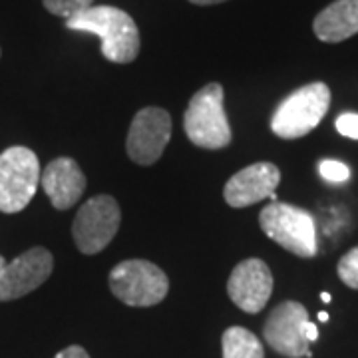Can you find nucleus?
<instances>
[{
  "label": "nucleus",
  "mask_w": 358,
  "mask_h": 358,
  "mask_svg": "<svg viewBox=\"0 0 358 358\" xmlns=\"http://www.w3.org/2000/svg\"><path fill=\"white\" fill-rule=\"evenodd\" d=\"M66 28L102 40V54L114 64H129L140 54V30L128 13L115 6H90L66 18Z\"/></svg>",
  "instance_id": "f257e3e1"
},
{
  "label": "nucleus",
  "mask_w": 358,
  "mask_h": 358,
  "mask_svg": "<svg viewBox=\"0 0 358 358\" xmlns=\"http://www.w3.org/2000/svg\"><path fill=\"white\" fill-rule=\"evenodd\" d=\"M223 86L207 84L193 94L183 115V129L193 145L203 150H223L231 143V126L223 108Z\"/></svg>",
  "instance_id": "f03ea898"
},
{
  "label": "nucleus",
  "mask_w": 358,
  "mask_h": 358,
  "mask_svg": "<svg viewBox=\"0 0 358 358\" xmlns=\"http://www.w3.org/2000/svg\"><path fill=\"white\" fill-rule=\"evenodd\" d=\"M331 106V90L324 82H313L294 90L271 117V129L281 140H299L322 122Z\"/></svg>",
  "instance_id": "7ed1b4c3"
},
{
  "label": "nucleus",
  "mask_w": 358,
  "mask_h": 358,
  "mask_svg": "<svg viewBox=\"0 0 358 358\" xmlns=\"http://www.w3.org/2000/svg\"><path fill=\"white\" fill-rule=\"evenodd\" d=\"M259 225L271 241L289 253L303 259L317 255V225L307 209L275 201L259 213Z\"/></svg>",
  "instance_id": "20e7f679"
},
{
  "label": "nucleus",
  "mask_w": 358,
  "mask_h": 358,
  "mask_svg": "<svg viewBox=\"0 0 358 358\" xmlns=\"http://www.w3.org/2000/svg\"><path fill=\"white\" fill-rule=\"evenodd\" d=\"M108 281L115 299L128 307H155L169 293L166 273L143 259L122 261L112 268Z\"/></svg>",
  "instance_id": "39448f33"
},
{
  "label": "nucleus",
  "mask_w": 358,
  "mask_h": 358,
  "mask_svg": "<svg viewBox=\"0 0 358 358\" xmlns=\"http://www.w3.org/2000/svg\"><path fill=\"white\" fill-rule=\"evenodd\" d=\"M40 164L24 145H13L0 154V211L18 213L38 189Z\"/></svg>",
  "instance_id": "423d86ee"
},
{
  "label": "nucleus",
  "mask_w": 358,
  "mask_h": 358,
  "mask_svg": "<svg viewBox=\"0 0 358 358\" xmlns=\"http://www.w3.org/2000/svg\"><path fill=\"white\" fill-rule=\"evenodd\" d=\"M122 211L112 195H96L80 207L72 225V237L78 251L98 255L112 243L120 229Z\"/></svg>",
  "instance_id": "0eeeda50"
},
{
  "label": "nucleus",
  "mask_w": 358,
  "mask_h": 358,
  "mask_svg": "<svg viewBox=\"0 0 358 358\" xmlns=\"http://www.w3.org/2000/svg\"><path fill=\"white\" fill-rule=\"evenodd\" d=\"M308 313L305 305L296 301H285L271 310L267 322L263 327V336L267 345L287 358H310L313 352L308 350L305 338V324Z\"/></svg>",
  "instance_id": "6e6552de"
},
{
  "label": "nucleus",
  "mask_w": 358,
  "mask_h": 358,
  "mask_svg": "<svg viewBox=\"0 0 358 358\" xmlns=\"http://www.w3.org/2000/svg\"><path fill=\"white\" fill-rule=\"evenodd\" d=\"M171 138V115L164 108H143L134 115L128 131L129 159L138 166H154Z\"/></svg>",
  "instance_id": "1a4fd4ad"
},
{
  "label": "nucleus",
  "mask_w": 358,
  "mask_h": 358,
  "mask_svg": "<svg viewBox=\"0 0 358 358\" xmlns=\"http://www.w3.org/2000/svg\"><path fill=\"white\" fill-rule=\"evenodd\" d=\"M54 257L44 247H32L10 261L0 273V301H14L36 291L52 275Z\"/></svg>",
  "instance_id": "9d476101"
},
{
  "label": "nucleus",
  "mask_w": 358,
  "mask_h": 358,
  "mask_svg": "<svg viewBox=\"0 0 358 358\" xmlns=\"http://www.w3.org/2000/svg\"><path fill=\"white\" fill-rule=\"evenodd\" d=\"M227 294L245 313H261L273 294V273L267 263L257 257L241 261L231 271Z\"/></svg>",
  "instance_id": "9b49d317"
},
{
  "label": "nucleus",
  "mask_w": 358,
  "mask_h": 358,
  "mask_svg": "<svg viewBox=\"0 0 358 358\" xmlns=\"http://www.w3.org/2000/svg\"><path fill=\"white\" fill-rule=\"evenodd\" d=\"M281 183V171L271 162H259L237 171L225 183L223 197L231 207H251L271 197Z\"/></svg>",
  "instance_id": "f8f14e48"
},
{
  "label": "nucleus",
  "mask_w": 358,
  "mask_h": 358,
  "mask_svg": "<svg viewBox=\"0 0 358 358\" xmlns=\"http://www.w3.org/2000/svg\"><path fill=\"white\" fill-rule=\"evenodd\" d=\"M42 189L60 211L70 209L86 192V176L72 157H56L40 173Z\"/></svg>",
  "instance_id": "ddd939ff"
},
{
  "label": "nucleus",
  "mask_w": 358,
  "mask_h": 358,
  "mask_svg": "<svg viewBox=\"0 0 358 358\" xmlns=\"http://www.w3.org/2000/svg\"><path fill=\"white\" fill-rule=\"evenodd\" d=\"M317 38L322 42H343L358 34V0H334L313 22Z\"/></svg>",
  "instance_id": "4468645a"
},
{
  "label": "nucleus",
  "mask_w": 358,
  "mask_h": 358,
  "mask_svg": "<svg viewBox=\"0 0 358 358\" xmlns=\"http://www.w3.org/2000/svg\"><path fill=\"white\" fill-rule=\"evenodd\" d=\"M223 358H265L261 341L243 327H231L223 333Z\"/></svg>",
  "instance_id": "2eb2a0df"
},
{
  "label": "nucleus",
  "mask_w": 358,
  "mask_h": 358,
  "mask_svg": "<svg viewBox=\"0 0 358 358\" xmlns=\"http://www.w3.org/2000/svg\"><path fill=\"white\" fill-rule=\"evenodd\" d=\"M336 273H338V279L345 282L346 287L358 289V247L350 249L348 253L341 257Z\"/></svg>",
  "instance_id": "dca6fc26"
},
{
  "label": "nucleus",
  "mask_w": 358,
  "mask_h": 358,
  "mask_svg": "<svg viewBox=\"0 0 358 358\" xmlns=\"http://www.w3.org/2000/svg\"><path fill=\"white\" fill-rule=\"evenodd\" d=\"M42 2L48 13L54 16H62V18H70V16L94 6V0H42Z\"/></svg>",
  "instance_id": "f3484780"
},
{
  "label": "nucleus",
  "mask_w": 358,
  "mask_h": 358,
  "mask_svg": "<svg viewBox=\"0 0 358 358\" xmlns=\"http://www.w3.org/2000/svg\"><path fill=\"white\" fill-rule=\"evenodd\" d=\"M320 178L331 181V183H345L350 178V169L343 162L336 159H322L319 164Z\"/></svg>",
  "instance_id": "a211bd4d"
},
{
  "label": "nucleus",
  "mask_w": 358,
  "mask_h": 358,
  "mask_svg": "<svg viewBox=\"0 0 358 358\" xmlns=\"http://www.w3.org/2000/svg\"><path fill=\"white\" fill-rule=\"evenodd\" d=\"M336 131L345 138L358 140V114H343L336 117Z\"/></svg>",
  "instance_id": "6ab92c4d"
},
{
  "label": "nucleus",
  "mask_w": 358,
  "mask_h": 358,
  "mask_svg": "<svg viewBox=\"0 0 358 358\" xmlns=\"http://www.w3.org/2000/svg\"><path fill=\"white\" fill-rule=\"evenodd\" d=\"M54 358H90V355L82 348V346L72 345L68 346V348H64V350H60Z\"/></svg>",
  "instance_id": "aec40b11"
},
{
  "label": "nucleus",
  "mask_w": 358,
  "mask_h": 358,
  "mask_svg": "<svg viewBox=\"0 0 358 358\" xmlns=\"http://www.w3.org/2000/svg\"><path fill=\"white\" fill-rule=\"evenodd\" d=\"M305 338H307L308 343H315V341L319 338V329H317V324L310 322V320H307V324H305Z\"/></svg>",
  "instance_id": "412c9836"
},
{
  "label": "nucleus",
  "mask_w": 358,
  "mask_h": 358,
  "mask_svg": "<svg viewBox=\"0 0 358 358\" xmlns=\"http://www.w3.org/2000/svg\"><path fill=\"white\" fill-rule=\"evenodd\" d=\"M193 4H199V6H209V4H221L225 0H189Z\"/></svg>",
  "instance_id": "4be33fe9"
},
{
  "label": "nucleus",
  "mask_w": 358,
  "mask_h": 358,
  "mask_svg": "<svg viewBox=\"0 0 358 358\" xmlns=\"http://www.w3.org/2000/svg\"><path fill=\"white\" fill-rule=\"evenodd\" d=\"M320 299H322V303H331V299H333V296H331L329 293H320Z\"/></svg>",
  "instance_id": "5701e85b"
},
{
  "label": "nucleus",
  "mask_w": 358,
  "mask_h": 358,
  "mask_svg": "<svg viewBox=\"0 0 358 358\" xmlns=\"http://www.w3.org/2000/svg\"><path fill=\"white\" fill-rule=\"evenodd\" d=\"M319 320H320V322H327V320H329V315H327V313L322 310V313H319Z\"/></svg>",
  "instance_id": "b1692460"
},
{
  "label": "nucleus",
  "mask_w": 358,
  "mask_h": 358,
  "mask_svg": "<svg viewBox=\"0 0 358 358\" xmlns=\"http://www.w3.org/2000/svg\"><path fill=\"white\" fill-rule=\"evenodd\" d=\"M6 267V261H4V257L0 255V273H2V268Z\"/></svg>",
  "instance_id": "393cba45"
}]
</instances>
